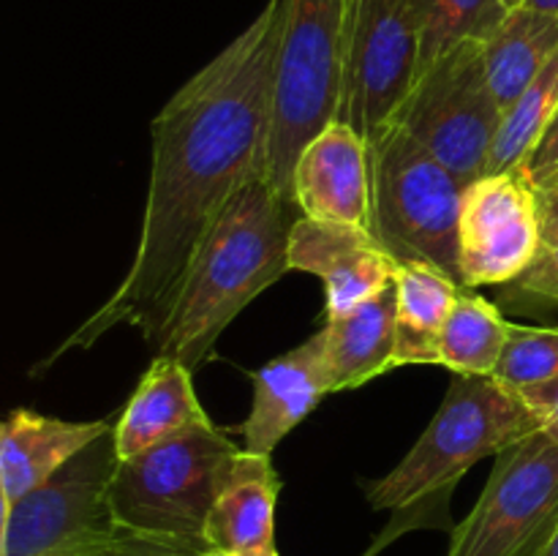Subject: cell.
<instances>
[{"instance_id": "obj_1", "label": "cell", "mask_w": 558, "mask_h": 556, "mask_svg": "<svg viewBox=\"0 0 558 556\" xmlns=\"http://www.w3.org/2000/svg\"><path fill=\"white\" fill-rule=\"evenodd\" d=\"M283 0L265 9L202 65L150 123V183L134 262L112 298L47 360L87 349L118 325L156 343L185 270L223 207L262 178Z\"/></svg>"}, {"instance_id": "obj_2", "label": "cell", "mask_w": 558, "mask_h": 556, "mask_svg": "<svg viewBox=\"0 0 558 556\" xmlns=\"http://www.w3.org/2000/svg\"><path fill=\"white\" fill-rule=\"evenodd\" d=\"M298 218L294 202L251 178L202 238L153 352L199 368L229 322L289 273V232Z\"/></svg>"}, {"instance_id": "obj_3", "label": "cell", "mask_w": 558, "mask_h": 556, "mask_svg": "<svg viewBox=\"0 0 558 556\" xmlns=\"http://www.w3.org/2000/svg\"><path fill=\"white\" fill-rule=\"evenodd\" d=\"M537 431H543L537 414L496 376L456 374L428 428L390 472L365 483V499L374 510H392L398 518L412 512L414 527L436 507L447 516L450 491L474 463Z\"/></svg>"}, {"instance_id": "obj_4", "label": "cell", "mask_w": 558, "mask_h": 556, "mask_svg": "<svg viewBox=\"0 0 558 556\" xmlns=\"http://www.w3.org/2000/svg\"><path fill=\"white\" fill-rule=\"evenodd\" d=\"M349 0H283V31L272 76L262 180L292 200L303 147L338 120Z\"/></svg>"}, {"instance_id": "obj_5", "label": "cell", "mask_w": 558, "mask_h": 556, "mask_svg": "<svg viewBox=\"0 0 558 556\" xmlns=\"http://www.w3.org/2000/svg\"><path fill=\"white\" fill-rule=\"evenodd\" d=\"M365 147L371 234L398 265L430 262L461 283L458 218L466 183L396 123L371 134Z\"/></svg>"}, {"instance_id": "obj_6", "label": "cell", "mask_w": 558, "mask_h": 556, "mask_svg": "<svg viewBox=\"0 0 558 556\" xmlns=\"http://www.w3.org/2000/svg\"><path fill=\"white\" fill-rule=\"evenodd\" d=\"M240 450L210 423L118 461L109 483L114 521L134 532L207 548V516Z\"/></svg>"}, {"instance_id": "obj_7", "label": "cell", "mask_w": 558, "mask_h": 556, "mask_svg": "<svg viewBox=\"0 0 558 556\" xmlns=\"http://www.w3.org/2000/svg\"><path fill=\"white\" fill-rule=\"evenodd\" d=\"M501 114L485 74V47L472 38L414 80L392 123L469 185L488 172Z\"/></svg>"}, {"instance_id": "obj_8", "label": "cell", "mask_w": 558, "mask_h": 556, "mask_svg": "<svg viewBox=\"0 0 558 556\" xmlns=\"http://www.w3.org/2000/svg\"><path fill=\"white\" fill-rule=\"evenodd\" d=\"M558 523V442L526 436L496 456L477 505L452 527L447 556H539Z\"/></svg>"}, {"instance_id": "obj_9", "label": "cell", "mask_w": 558, "mask_h": 556, "mask_svg": "<svg viewBox=\"0 0 558 556\" xmlns=\"http://www.w3.org/2000/svg\"><path fill=\"white\" fill-rule=\"evenodd\" d=\"M420 0H349L338 120L363 140L396 120L420 69Z\"/></svg>"}, {"instance_id": "obj_10", "label": "cell", "mask_w": 558, "mask_h": 556, "mask_svg": "<svg viewBox=\"0 0 558 556\" xmlns=\"http://www.w3.org/2000/svg\"><path fill=\"white\" fill-rule=\"evenodd\" d=\"M112 431L76 452L47 483L11 501L5 556H63L120 527L109 505L118 467Z\"/></svg>"}, {"instance_id": "obj_11", "label": "cell", "mask_w": 558, "mask_h": 556, "mask_svg": "<svg viewBox=\"0 0 558 556\" xmlns=\"http://www.w3.org/2000/svg\"><path fill=\"white\" fill-rule=\"evenodd\" d=\"M545 232L539 191L526 172H488L466 185L458 218L461 283L507 287L529 270Z\"/></svg>"}, {"instance_id": "obj_12", "label": "cell", "mask_w": 558, "mask_h": 556, "mask_svg": "<svg viewBox=\"0 0 558 556\" xmlns=\"http://www.w3.org/2000/svg\"><path fill=\"white\" fill-rule=\"evenodd\" d=\"M289 270L319 276L327 316H341L392 287L398 262L371 229L300 216L289 232Z\"/></svg>"}, {"instance_id": "obj_13", "label": "cell", "mask_w": 558, "mask_h": 556, "mask_svg": "<svg viewBox=\"0 0 558 556\" xmlns=\"http://www.w3.org/2000/svg\"><path fill=\"white\" fill-rule=\"evenodd\" d=\"M292 200L305 218L371 229L368 147L352 125L332 120L303 147Z\"/></svg>"}, {"instance_id": "obj_14", "label": "cell", "mask_w": 558, "mask_h": 556, "mask_svg": "<svg viewBox=\"0 0 558 556\" xmlns=\"http://www.w3.org/2000/svg\"><path fill=\"white\" fill-rule=\"evenodd\" d=\"M327 392H332V385L325 336L319 330L254 374V401L248 418L240 423L243 450L272 456L281 439H287L294 425L314 412Z\"/></svg>"}, {"instance_id": "obj_15", "label": "cell", "mask_w": 558, "mask_h": 556, "mask_svg": "<svg viewBox=\"0 0 558 556\" xmlns=\"http://www.w3.org/2000/svg\"><path fill=\"white\" fill-rule=\"evenodd\" d=\"M194 390V371L172 358L156 354L142 374L134 396L114 420V450L118 461L134 458L158 445L210 425Z\"/></svg>"}, {"instance_id": "obj_16", "label": "cell", "mask_w": 558, "mask_h": 556, "mask_svg": "<svg viewBox=\"0 0 558 556\" xmlns=\"http://www.w3.org/2000/svg\"><path fill=\"white\" fill-rule=\"evenodd\" d=\"M281 478L270 456L240 450L205 523V543L227 556L276 548V505Z\"/></svg>"}, {"instance_id": "obj_17", "label": "cell", "mask_w": 558, "mask_h": 556, "mask_svg": "<svg viewBox=\"0 0 558 556\" xmlns=\"http://www.w3.org/2000/svg\"><path fill=\"white\" fill-rule=\"evenodd\" d=\"M112 428L114 420L71 423L33 409H14L9 418L0 420V478L9 499H22L47 483L76 452Z\"/></svg>"}, {"instance_id": "obj_18", "label": "cell", "mask_w": 558, "mask_h": 556, "mask_svg": "<svg viewBox=\"0 0 558 556\" xmlns=\"http://www.w3.org/2000/svg\"><path fill=\"white\" fill-rule=\"evenodd\" d=\"M322 336L332 392L357 390L396 368V283L349 314L327 316Z\"/></svg>"}, {"instance_id": "obj_19", "label": "cell", "mask_w": 558, "mask_h": 556, "mask_svg": "<svg viewBox=\"0 0 558 556\" xmlns=\"http://www.w3.org/2000/svg\"><path fill=\"white\" fill-rule=\"evenodd\" d=\"M461 283L430 262L396 270V352L392 365H439V338Z\"/></svg>"}, {"instance_id": "obj_20", "label": "cell", "mask_w": 558, "mask_h": 556, "mask_svg": "<svg viewBox=\"0 0 558 556\" xmlns=\"http://www.w3.org/2000/svg\"><path fill=\"white\" fill-rule=\"evenodd\" d=\"M483 47L488 85L505 112L556 55L558 16L518 5L507 11L505 20L485 38Z\"/></svg>"}, {"instance_id": "obj_21", "label": "cell", "mask_w": 558, "mask_h": 556, "mask_svg": "<svg viewBox=\"0 0 558 556\" xmlns=\"http://www.w3.org/2000/svg\"><path fill=\"white\" fill-rule=\"evenodd\" d=\"M510 322L494 305L463 287L439 338V365L458 376H494L507 343Z\"/></svg>"}, {"instance_id": "obj_22", "label": "cell", "mask_w": 558, "mask_h": 556, "mask_svg": "<svg viewBox=\"0 0 558 556\" xmlns=\"http://www.w3.org/2000/svg\"><path fill=\"white\" fill-rule=\"evenodd\" d=\"M558 114V49L532 85L505 109L488 158V172H526ZM485 172V174H488Z\"/></svg>"}, {"instance_id": "obj_23", "label": "cell", "mask_w": 558, "mask_h": 556, "mask_svg": "<svg viewBox=\"0 0 558 556\" xmlns=\"http://www.w3.org/2000/svg\"><path fill=\"white\" fill-rule=\"evenodd\" d=\"M507 16L501 0H420V69L450 52L461 41H485Z\"/></svg>"}, {"instance_id": "obj_24", "label": "cell", "mask_w": 558, "mask_h": 556, "mask_svg": "<svg viewBox=\"0 0 558 556\" xmlns=\"http://www.w3.org/2000/svg\"><path fill=\"white\" fill-rule=\"evenodd\" d=\"M496 379L515 392L558 382V327H532L510 322Z\"/></svg>"}, {"instance_id": "obj_25", "label": "cell", "mask_w": 558, "mask_h": 556, "mask_svg": "<svg viewBox=\"0 0 558 556\" xmlns=\"http://www.w3.org/2000/svg\"><path fill=\"white\" fill-rule=\"evenodd\" d=\"M510 305H558V223L545 221L543 245L526 273L505 287Z\"/></svg>"}, {"instance_id": "obj_26", "label": "cell", "mask_w": 558, "mask_h": 556, "mask_svg": "<svg viewBox=\"0 0 558 556\" xmlns=\"http://www.w3.org/2000/svg\"><path fill=\"white\" fill-rule=\"evenodd\" d=\"M205 545L180 543V540L156 537V534H142L134 529L118 527L104 537L69 551L63 556H202Z\"/></svg>"}, {"instance_id": "obj_27", "label": "cell", "mask_w": 558, "mask_h": 556, "mask_svg": "<svg viewBox=\"0 0 558 556\" xmlns=\"http://www.w3.org/2000/svg\"><path fill=\"white\" fill-rule=\"evenodd\" d=\"M523 401L529 403L534 414L539 420V428L543 434H548L550 439L558 442V382L545 387H534V390L518 392Z\"/></svg>"}, {"instance_id": "obj_28", "label": "cell", "mask_w": 558, "mask_h": 556, "mask_svg": "<svg viewBox=\"0 0 558 556\" xmlns=\"http://www.w3.org/2000/svg\"><path fill=\"white\" fill-rule=\"evenodd\" d=\"M554 169H558V114H556L554 125L548 129V134H545V140L539 142V147H537V153L532 156V161H529L526 174L532 178V183L537 185L539 180L548 178Z\"/></svg>"}, {"instance_id": "obj_29", "label": "cell", "mask_w": 558, "mask_h": 556, "mask_svg": "<svg viewBox=\"0 0 558 556\" xmlns=\"http://www.w3.org/2000/svg\"><path fill=\"white\" fill-rule=\"evenodd\" d=\"M9 516H11V499L5 494L3 478H0V556H5V534H9Z\"/></svg>"}, {"instance_id": "obj_30", "label": "cell", "mask_w": 558, "mask_h": 556, "mask_svg": "<svg viewBox=\"0 0 558 556\" xmlns=\"http://www.w3.org/2000/svg\"><path fill=\"white\" fill-rule=\"evenodd\" d=\"M539 205H543L545 221L558 223V189L539 191Z\"/></svg>"}, {"instance_id": "obj_31", "label": "cell", "mask_w": 558, "mask_h": 556, "mask_svg": "<svg viewBox=\"0 0 558 556\" xmlns=\"http://www.w3.org/2000/svg\"><path fill=\"white\" fill-rule=\"evenodd\" d=\"M523 5L534 11H545V14H556L558 16V0H523Z\"/></svg>"}, {"instance_id": "obj_32", "label": "cell", "mask_w": 558, "mask_h": 556, "mask_svg": "<svg viewBox=\"0 0 558 556\" xmlns=\"http://www.w3.org/2000/svg\"><path fill=\"white\" fill-rule=\"evenodd\" d=\"M539 556H558V523L554 527V532H550L548 543H545V548L539 551Z\"/></svg>"}, {"instance_id": "obj_33", "label": "cell", "mask_w": 558, "mask_h": 556, "mask_svg": "<svg viewBox=\"0 0 558 556\" xmlns=\"http://www.w3.org/2000/svg\"><path fill=\"white\" fill-rule=\"evenodd\" d=\"M554 189H558V169H554L548 178H543L537 183V191H554Z\"/></svg>"}, {"instance_id": "obj_34", "label": "cell", "mask_w": 558, "mask_h": 556, "mask_svg": "<svg viewBox=\"0 0 558 556\" xmlns=\"http://www.w3.org/2000/svg\"><path fill=\"white\" fill-rule=\"evenodd\" d=\"M238 556H278L276 548H262V551H248V554H238Z\"/></svg>"}, {"instance_id": "obj_35", "label": "cell", "mask_w": 558, "mask_h": 556, "mask_svg": "<svg viewBox=\"0 0 558 556\" xmlns=\"http://www.w3.org/2000/svg\"><path fill=\"white\" fill-rule=\"evenodd\" d=\"M501 3H505V9L510 11V9H518V5H523V0H501Z\"/></svg>"}, {"instance_id": "obj_36", "label": "cell", "mask_w": 558, "mask_h": 556, "mask_svg": "<svg viewBox=\"0 0 558 556\" xmlns=\"http://www.w3.org/2000/svg\"><path fill=\"white\" fill-rule=\"evenodd\" d=\"M202 556H227V554H221V551H205Z\"/></svg>"}, {"instance_id": "obj_37", "label": "cell", "mask_w": 558, "mask_h": 556, "mask_svg": "<svg viewBox=\"0 0 558 556\" xmlns=\"http://www.w3.org/2000/svg\"><path fill=\"white\" fill-rule=\"evenodd\" d=\"M365 556H371V554H365Z\"/></svg>"}]
</instances>
